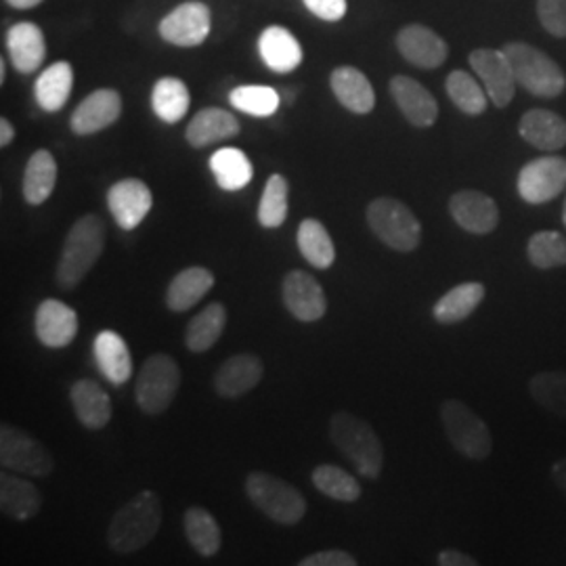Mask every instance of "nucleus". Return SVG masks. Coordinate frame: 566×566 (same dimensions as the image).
Masks as SVG:
<instances>
[{"label": "nucleus", "instance_id": "nucleus-47", "mask_svg": "<svg viewBox=\"0 0 566 566\" xmlns=\"http://www.w3.org/2000/svg\"><path fill=\"white\" fill-rule=\"evenodd\" d=\"M439 565L441 566H476L479 563L472 558V556H468L464 552H460V549H443L441 554H439Z\"/></svg>", "mask_w": 566, "mask_h": 566}, {"label": "nucleus", "instance_id": "nucleus-25", "mask_svg": "<svg viewBox=\"0 0 566 566\" xmlns=\"http://www.w3.org/2000/svg\"><path fill=\"white\" fill-rule=\"evenodd\" d=\"M95 361L112 385H126L133 376V357L126 340L114 329H103L93 344Z\"/></svg>", "mask_w": 566, "mask_h": 566}, {"label": "nucleus", "instance_id": "nucleus-7", "mask_svg": "<svg viewBox=\"0 0 566 566\" xmlns=\"http://www.w3.org/2000/svg\"><path fill=\"white\" fill-rule=\"evenodd\" d=\"M441 422L447 439L458 453L468 460H486L493 451V434L483 418L458 399H447L441 405Z\"/></svg>", "mask_w": 566, "mask_h": 566}, {"label": "nucleus", "instance_id": "nucleus-51", "mask_svg": "<svg viewBox=\"0 0 566 566\" xmlns=\"http://www.w3.org/2000/svg\"><path fill=\"white\" fill-rule=\"evenodd\" d=\"M4 76H7V63L0 61V82H4Z\"/></svg>", "mask_w": 566, "mask_h": 566}, {"label": "nucleus", "instance_id": "nucleus-11", "mask_svg": "<svg viewBox=\"0 0 566 566\" xmlns=\"http://www.w3.org/2000/svg\"><path fill=\"white\" fill-rule=\"evenodd\" d=\"M212 30V13L200 0H187L172 9L158 25V32L164 41L191 49L200 46Z\"/></svg>", "mask_w": 566, "mask_h": 566}, {"label": "nucleus", "instance_id": "nucleus-35", "mask_svg": "<svg viewBox=\"0 0 566 566\" xmlns=\"http://www.w3.org/2000/svg\"><path fill=\"white\" fill-rule=\"evenodd\" d=\"M182 526H185L187 542L200 556L210 558L221 549L223 533L217 518L208 510L200 506L189 507L182 516Z\"/></svg>", "mask_w": 566, "mask_h": 566}, {"label": "nucleus", "instance_id": "nucleus-17", "mask_svg": "<svg viewBox=\"0 0 566 566\" xmlns=\"http://www.w3.org/2000/svg\"><path fill=\"white\" fill-rule=\"evenodd\" d=\"M397 49L405 61L420 70H437L449 57L447 42L434 30L420 23H411L399 30Z\"/></svg>", "mask_w": 566, "mask_h": 566}, {"label": "nucleus", "instance_id": "nucleus-4", "mask_svg": "<svg viewBox=\"0 0 566 566\" xmlns=\"http://www.w3.org/2000/svg\"><path fill=\"white\" fill-rule=\"evenodd\" d=\"M502 51L514 70V78L526 93L542 99H554L565 93V72L544 51L528 42H507Z\"/></svg>", "mask_w": 566, "mask_h": 566}, {"label": "nucleus", "instance_id": "nucleus-9", "mask_svg": "<svg viewBox=\"0 0 566 566\" xmlns=\"http://www.w3.org/2000/svg\"><path fill=\"white\" fill-rule=\"evenodd\" d=\"M0 464L4 470L44 479L55 470L51 451L25 430L15 426H0Z\"/></svg>", "mask_w": 566, "mask_h": 566}, {"label": "nucleus", "instance_id": "nucleus-22", "mask_svg": "<svg viewBox=\"0 0 566 566\" xmlns=\"http://www.w3.org/2000/svg\"><path fill=\"white\" fill-rule=\"evenodd\" d=\"M259 53L271 72L290 74L303 63V46L283 25H269L259 39Z\"/></svg>", "mask_w": 566, "mask_h": 566}, {"label": "nucleus", "instance_id": "nucleus-34", "mask_svg": "<svg viewBox=\"0 0 566 566\" xmlns=\"http://www.w3.org/2000/svg\"><path fill=\"white\" fill-rule=\"evenodd\" d=\"M227 325V308L221 303L208 304L200 311L185 332V344L191 353H206L223 336Z\"/></svg>", "mask_w": 566, "mask_h": 566}, {"label": "nucleus", "instance_id": "nucleus-15", "mask_svg": "<svg viewBox=\"0 0 566 566\" xmlns=\"http://www.w3.org/2000/svg\"><path fill=\"white\" fill-rule=\"evenodd\" d=\"M154 206L151 189L142 179H122L107 191V208L116 224L124 231H133L145 221Z\"/></svg>", "mask_w": 566, "mask_h": 566}, {"label": "nucleus", "instance_id": "nucleus-40", "mask_svg": "<svg viewBox=\"0 0 566 566\" xmlns=\"http://www.w3.org/2000/svg\"><path fill=\"white\" fill-rule=\"evenodd\" d=\"M528 392L539 407L566 420V371L535 374L528 382Z\"/></svg>", "mask_w": 566, "mask_h": 566}, {"label": "nucleus", "instance_id": "nucleus-28", "mask_svg": "<svg viewBox=\"0 0 566 566\" xmlns=\"http://www.w3.org/2000/svg\"><path fill=\"white\" fill-rule=\"evenodd\" d=\"M518 133L528 145L542 151H558L566 145V120L549 109H528L523 114Z\"/></svg>", "mask_w": 566, "mask_h": 566}, {"label": "nucleus", "instance_id": "nucleus-6", "mask_svg": "<svg viewBox=\"0 0 566 566\" xmlns=\"http://www.w3.org/2000/svg\"><path fill=\"white\" fill-rule=\"evenodd\" d=\"M365 219L371 233L397 252H413L422 242V223L409 210V206L395 198H376L371 200Z\"/></svg>", "mask_w": 566, "mask_h": 566}, {"label": "nucleus", "instance_id": "nucleus-16", "mask_svg": "<svg viewBox=\"0 0 566 566\" xmlns=\"http://www.w3.org/2000/svg\"><path fill=\"white\" fill-rule=\"evenodd\" d=\"M120 114V93L114 88H97L88 97H84L81 105L74 109L70 128L78 137H88L116 124Z\"/></svg>", "mask_w": 566, "mask_h": 566}, {"label": "nucleus", "instance_id": "nucleus-43", "mask_svg": "<svg viewBox=\"0 0 566 566\" xmlns=\"http://www.w3.org/2000/svg\"><path fill=\"white\" fill-rule=\"evenodd\" d=\"M290 182L283 175H271L264 185L263 198L259 202V223L264 229H277L287 219Z\"/></svg>", "mask_w": 566, "mask_h": 566}, {"label": "nucleus", "instance_id": "nucleus-33", "mask_svg": "<svg viewBox=\"0 0 566 566\" xmlns=\"http://www.w3.org/2000/svg\"><path fill=\"white\" fill-rule=\"evenodd\" d=\"M208 166L223 191H240L254 177V166L238 147H223L214 151Z\"/></svg>", "mask_w": 566, "mask_h": 566}, {"label": "nucleus", "instance_id": "nucleus-31", "mask_svg": "<svg viewBox=\"0 0 566 566\" xmlns=\"http://www.w3.org/2000/svg\"><path fill=\"white\" fill-rule=\"evenodd\" d=\"M57 182V163L51 151L39 149L25 164L23 170V198L30 206L46 202Z\"/></svg>", "mask_w": 566, "mask_h": 566}, {"label": "nucleus", "instance_id": "nucleus-42", "mask_svg": "<svg viewBox=\"0 0 566 566\" xmlns=\"http://www.w3.org/2000/svg\"><path fill=\"white\" fill-rule=\"evenodd\" d=\"M528 263L539 271H552L566 264V240L558 231H537L526 243Z\"/></svg>", "mask_w": 566, "mask_h": 566}, {"label": "nucleus", "instance_id": "nucleus-48", "mask_svg": "<svg viewBox=\"0 0 566 566\" xmlns=\"http://www.w3.org/2000/svg\"><path fill=\"white\" fill-rule=\"evenodd\" d=\"M549 474H552L554 485L566 493V458L565 460H558L556 464L552 465V472H549Z\"/></svg>", "mask_w": 566, "mask_h": 566}, {"label": "nucleus", "instance_id": "nucleus-45", "mask_svg": "<svg viewBox=\"0 0 566 566\" xmlns=\"http://www.w3.org/2000/svg\"><path fill=\"white\" fill-rule=\"evenodd\" d=\"M301 566H357V558L344 549H324L303 558Z\"/></svg>", "mask_w": 566, "mask_h": 566}, {"label": "nucleus", "instance_id": "nucleus-37", "mask_svg": "<svg viewBox=\"0 0 566 566\" xmlns=\"http://www.w3.org/2000/svg\"><path fill=\"white\" fill-rule=\"evenodd\" d=\"M298 250L304 256V261L313 264L315 269H329L336 261V248L327 233L324 223L317 219H304L298 227Z\"/></svg>", "mask_w": 566, "mask_h": 566}, {"label": "nucleus", "instance_id": "nucleus-52", "mask_svg": "<svg viewBox=\"0 0 566 566\" xmlns=\"http://www.w3.org/2000/svg\"><path fill=\"white\" fill-rule=\"evenodd\" d=\"M563 223H565V227H566V196H565V203H563Z\"/></svg>", "mask_w": 566, "mask_h": 566}, {"label": "nucleus", "instance_id": "nucleus-49", "mask_svg": "<svg viewBox=\"0 0 566 566\" xmlns=\"http://www.w3.org/2000/svg\"><path fill=\"white\" fill-rule=\"evenodd\" d=\"M15 139V128H13V124L7 120V118H2L0 120V145L2 147H9L11 143Z\"/></svg>", "mask_w": 566, "mask_h": 566}, {"label": "nucleus", "instance_id": "nucleus-21", "mask_svg": "<svg viewBox=\"0 0 566 566\" xmlns=\"http://www.w3.org/2000/svg\"><path fill=\"white\" fill-rule=\"evenodd\" d=\"M7 51L20 74H32L46 57V42L41 28L32 21H20L7 32Z\"/></svg>", "mask_w": 566, "mask_h": 566}, {"label": "nucleus", "instance_id": "nucleus-1", "mask_svg": "<svg viewBox=\"0 0 566 566\" xmlns=\"http://www.w3.org/2000/svg\"><path fill=\"white\" fill-rule=\"evenodd\" d=\"M163 525V502L145 489L114 514L107 526V542L116 554H135L147 546Z\"/></svg>", "mask_w": 566, "mask_h": 566}, {"label": "nucleus", "instance_id": "nucleus-5", "mask_svg": "<svg viewBox=\"0 0 566 566\" xmlns=\"http://www.w3.org/2000/svg\"><path fill=\"white\" fill-rule=\"evenodd\" d=\"M245 493L250 502L277 525H298L306 514V500L303 493L275 474H269V472L248 474Z\"/></svg>", "mask_w": 566, "mask_h": 566}, {"label": "nucleus", "instance_id": "nucleus-32", "mask_svg": "<svg viewBox=\"0 0 566 566\" xmlns=\"http://www.w3.org/2000/svg\"><path fill=\"white\" fill-rule=\"evenodd\" d=\"M72 86H74V70L67 61H57L53 65H49L34 86V95L36 102L44 112L55 114L65 107V103L72 95Z\"/></svg>", "mask_w": 566, "mask_h": 566}, {"label": "nucleus", "instance_id": "nucleus-50", "mask_svg": "<svg viewBox=\"0 0 566 566\" xmlns=\"http://www.w3.org/2000/svg\"><path fill=\"white\" fill-rule=\"evenodd\" d=\"M42 0H7V4L9 7H13V9H20V11H25V9H34V7H39Z\"/></svg>", "mask_w": 566, "mask_h": 566}, {"label": "nucleus", "instance_id": "nucleus-46", "mask_svg": "<svg viewBox=\"0 0 566 566\" xmlns=\"http://www.w3.org/2000/svg\"><path fill=\"white\" fill-rule=\"evenodd\" d=\"M303 2L315 18L324 21H340L348 11L346 0H303Z\"/></svg>", "mask_w": 566, "mask_h": 566}, {"label": "nucleus", "instance_id": "nucleus-19", "mask_svg": "<svg viewBox=\"0 0 566 566\" xmlns=\"http://www.w3.org/2000/svg\"><path fill=\"white\" fill-rule=\"evenodd\" d=\"M36 338L49 348L70 346L78 334V315L72 306L55 298H46L36 308Z\"/></svg>", "mask_w": 566, "mask_h": 566}, {"label": "nucleus", "instance_id": "nucleus-27", "mask_svg": "<svg viewBox=\"0 0 566 566\" xmlns=\"http://www.w3.org/2000/svg\"><path fill=\"white\" fill-rule=\"evenodd\" d=\"M235 135H240V122L231 112L221 107H206L198 112L185 130V139L196 149L224 139H233Z\"/></svg>", "mask_w": 566, "mask_h": 566}, {"label": "nucleus", "instance_id": "nucleus-13", "mask_svg": "<svg viewBox=\"0 0 566 566\" xmlns=\"http://www.w3.org/2000/svg\"><path fill=\"white\" fill-rule=\"evenodd\" d=\"M282 296L290 315L303 324L319 322L327 311L324 287L306 271H290L282 283Z\"/></svg>", "mask_w": 566, "mask_h": 566}, {"label": "nucleus", "instance_id": "nucleus-3", "mask_svg": "<svg viewBox=\"0 0 566 566\" xmlns=\"http://www.w3.org/2000/svg\"><path fill=\"white\" fill-rule=\"evenodd\" d=\"M105 250V223L97 214H84L65 235L60 263L57 283L63 290H72L91 273V269L102 259Z\"/></svg>", "mask_w": 566, "mask_h": 566}, {"label": "nucleus", "instance_id": "nucleus-23", "mask_svg": "<svg viewBox=\"0 0 566 566\" xmlns=\"http://www.w3.org/2000/svg\"><path fill=\"white\" fill-rule=\"evenodd\" d=\"M329 86L336 99L353 114H369L376 105V93L369 78L353 65H340L332 72Z\"/></svg>", "mask_w": 566, "mask_h": 566}, {"label": "nucleus", "instance_id": "nucleus-41", "mask_svg": "<svg viewBox=\"0 0 566 566\" xmlns=\"http://www.w3.org/2000/svg\"><path fill=\"white\" fill-rule=\"evenodd\" d=\"M229 102L248 116L254 118H269L280 109V93L264 84H245L231 91Z\"/></svg>", "mask_w": 566, "mask_h": 566}, {"label": "nucleus", "instance_id": "nucleus-38", "mask_svg": "<svg viewBox=\"0 0 566 566\" xmlns=\"http://www.w3.org/2000/svg\"><path fill=\"white\" fill-rule=\"evenodd\" d=\"M447 95L453 105L464 112L465 116H481L485 114L489 105V95L485 86L479 84L472 74L464 70H455L447 76Z\"/></svg>", "mask_w": 566, "mask_h": 566}, {"label": "nucleus", "instance_id": "nucleus-30", "mask_svg": "<svg viewBox=\"0 0 566 566\" xmlns=\"http://www.w3.org/2000/svg\"><path fill=\"white\" fill-rule=\"evenodd\" d=\"M485 301V285L465 282L451 287L432 306V317L441 325H455L468 319Z\"/></svg>", "mask_w": 566, "mask_h": 566}, {"label": "nucleus", "instance_id": "nucleus-8", "mask_svg": "<svg viewBox=\"0 0 566 566\" xmlns=\"http://www.w3.org/2000/svg\"><path fill=\"white\" fill-rule=\"evenodd\" d=\"M179 386L181 369L177 361L166 353H156L143 364L135 385V397L145 413L160 416L175 401Z\"/></svg>", "mask_w": 566, "mask_h": 566}, {"label": "nucleus", "instance_id": "nucleus-18", "mask_svg": "<svg viewBox=\"0 0 566 566\" xmlns=\"http://www.w3.org/2000/svg\"><path fill=\"white\" fill-rule=\"evenodd\" d=\"M390 97L401 109L405 120L418 128H430L439 118V103L422 84L409 76H395L388 84Z\"/></svg>", "mask_w": 566, "mask_h": 566}, {"label": "nucleus", "instance_id": "nucleus-12", "mask_svg": "<svg viewBox=\"0 0 566 566\" xmlns=\"http://www.w3.org/2000/svg\"><path fill=\"white\" fill-rule=\"evenodd\" d=\"M468 61L472 72L483 82L489 102L497 109L507 107L514 99L518 82L514 78V70L507 61L506 53L502 49H474Z\"/></svg>", "mask_w": 566, "mask_h": 566}, {"label": "nucleus", "instance_id": "nucleus-39", "mask_svg": "<svg viewBox=\"0 0 566 566\" xmlns=\"http://www.w3.org/2000/svg\"><path fill=\"white\" fill-rule=\"evenodd\" d=\"M313 485L317 486L319 493L327 495L329 500L353 504L361 497V485L359 481L343 470L340 465L324 464L317 465L311 474Z\"/></svg>", "mask_w": 566, "mask_h": 566}, {"label": "nucleus", "instance_id": "nucleus-36", "mask_svg": "<svg viewBox=\"0 0 566 566\" xmlns=\"http://www.w3.org/2000/svg\"><path fill=\"white\" fill-rule=\"evenodd\" d=\"M189 105H191V95L181 78L166 76L156 82L151 93V107L160 120L166 124L181 122L189 112Z\"/></svg>", "mask_w": 566, "mask_h": 566}, {"label": "nucleus", "instance_id": "nucleus-29", "mask_svg": "<svg viewBox=\"0 0 566 566\" xmlns=\"http://www.w3.org/2000/svg\"><path fill=\"white\" fill-rule=\"evenodd\" d=\"M214 275L206 266H187L172 277L166 290V306L172 313H185L202 301L212 290Z\"/></svg>", "mask_w": 566, "mask_h": 566}, {"label": "nucleus", "instance_id": "nucleus-10", "mask_svg": "<svg viewBox=\"0 0 566 566\" xmlns=\"http://www.w3.org/2000/svg\"><path fill=\"white\" fill-rule=\"evenodd\" d=\"M518 193L526 203L552 202L566 189V160L560 156H544L523 166L518 175Z\"/></svg>", "mask_w": 566, "mask_h": 566}, {"label": "nucleus", "instance_id": "nucleus-24", "mask_svg": "<svg viewBox=\"0 0 566 566\" xmlns=\"http://www.w3.org/2000/svg\"><path fill=\"white\" fill-rule=\"evenodd\" d=\"M0 507L9 518L25 523L41 512L42 493L34 483L4 470L0 474Z\"/></svg>", "mask_w": 566, "mask_h": 566}, {"label": "nucleus", "instance_id": "nucleus-20", "mask_svg": "<svg viewBox=\"0 0 566 566\" xmlns=\"http://www.w3.org/2000/svg\"><path fill=\"white\" fill-rule=\"evenodd\" d=\"M264 365L256 355L240 353L224 361L214 374V390L224 399H238L261 385Z\"/></svg>", "mask_w": 566, "mask_h": 566}, {"label": "nucleus", "instance_id": "nucleus-44", "mask_svg": "<svg viewBox=\"0 0 566 566\" xmlns=\"http://www.w3.org/2000/svg\"><path fill=\"white\" fill-rule=\"evenodd\" d=\"M537 18L547 34L566 39V0H537Z\"/></svg>", "mask_w": 566, "mask_h": 566}, {"label": "nucleus", "instance_id": "nucleus-26", "mask_svg": "<svg viewBox=\"0 0 566 566\" xmlns=\"http://www.w3.org/2000/svg\"><path fill=\"white\" fill-rule=\"evenodd\" d=\"M74 413L84 428L102 430L112 420V399L103 386L91 378H82L70 390Z\"/></svg>", "mask_w": 566, "mask_h": 566}, {"label": "nucleus", "instance_id": "nucleus-2", "mask_svg": "<svg viewBox=\"0 0 566 566\" xmlns=\"http://www.w3.org/2000/svg\"><path fill=\"white\" fill-rule=\"evenodd\" d=\"M329 439L364 479H378L385 465V447L376 430L361 418L336 411L329 420Z\"/></svg>", "mask_w": 566, "mask_h": 566}, {"label": "nucleus", "instance_id": "nucleus-14", "mask_svg": "<svg viewBox=\"0 0 566 566\" xmlns=\"http://www.w3.org/2000/svg\"><path fill=\"white\" fill-rule=\"evenodd\" d=\"M449 214L472 235H486L500 224L497 202L476 189H462L449 198Z\"/></svg>", "mask_w": 566, "mask_h": 566}]
</instances>
